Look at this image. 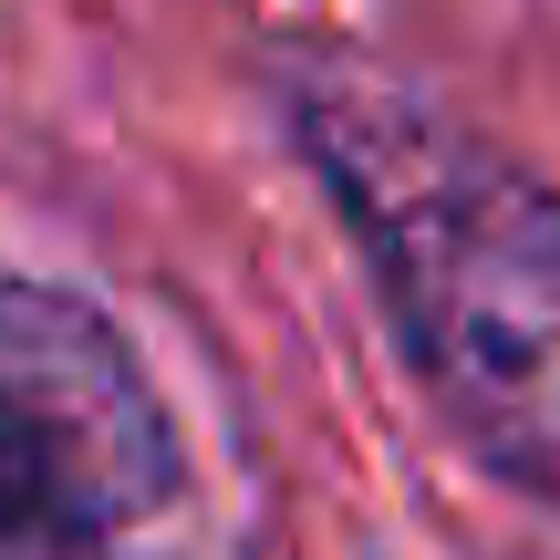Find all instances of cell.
Instances as JSON below:
<instances>
[{
    "label": "cell",
    "instance_id": "1",
    "mask_svg": "<svg viewBox=\"0 0 560 560\" xmlns=\"http://www.w3.org/2000/svg\"><path fill=\"white\" fill-rule=\"evenodd\" d=\"M270 83L425 395L560 509V187L332 42H280Z\"/></svg>",
    "mask_w": 560,
    "mask_h": 560
},
{
    "label": "cell",
    "instance_id": "2",
    "mask_svg": "<svg viewBox=\"0 0 560 560\" xmlns=\"http://www.w3.org/2000/svg\"><path fill=\"white\" fill-rule=\"evenodd\" d=\"M187 499V436L104 301L0 280V560H125Z\"/></svg>",
    "mask_w": 560,
    "mask_h": 560
}]
</instances>
